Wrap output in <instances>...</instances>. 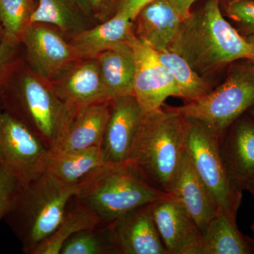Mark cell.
<instances>
[{"label":"cell","mask_w":254,"mask_h":254,"mask_svg":"<svg viewBox=\"0 0 254 254\" xmlns=\"http://www.w3.org/2000/svg\"><path fill=\"white\" fill-rule=\"evenodd\" d=\"M111 103L112 100L96 102L73 114L64 141L56 153L101 147Z\"/></svg>","instance_id":"cell-20"},{"label":"cell","mask_w":254,"mask_h":254,"mask_svg":"<svg viewBox=\"0 0 254 254\" xmlns=\"http://www.w3.org/2000/svg\"><path fill=\"white\" fill-rule=\"evenodd\" d=\"M152 0H122L117 13L126 15L133 21L138 11Z\"/></svg>","instance_id":"cell-32"},{"label":"cell","mask_w":254,"mask_h":254,"mask_svg":"<svg viewBox=\"0 0 254 254\" xmlns=\"http://www.w3.org/2000/svg\"><path fill=\"white\" fill-rule=\"evenodd\" d=\"M225 17L243 37L254 35V0H220Z\"/></svg>","instance_id":"cell-28"},{"label":"cell","mask_w":254,"mask_h":254,"mask_svg":"<svg viewBox=\"0 0 254 254\" xmlns=\"http://www.w3.org/2000/svg\"><path fill=\"white\" fill-rule=\"evenodd\" d=\"M171 194L181 200L203 235L210 222L220 212L206 187L195 173L187 152Z\"/></svg>","instance_id":"cell-18"},{"label":"cell","mask_w":254,"mask_h":254,"mask_svg":"<svg viewBox=\"0 0 254 254\" xmlns=\"http://www.w3.org/2000/svg\"><path fill=\"white\" fill-rule=\"evenodd\" d=\"M198 254H254V241L239 230L235 219L220 211L202 235Z\"/></svg>","instance_id":"cell-22"},{"label":"cell","mask_w":254,"mask_h":254,"mask_svg":"<svg viewBox=\"0 0 254 254\" xmlns=\"http://www.w3.org/2000/svg\"><path fill=\"white\" fill-rule=\"evenodd\" d=\"M0 1H1V0H0ZM1 33H2V29H1V24H0V35H1Z\"/></svg>","instance_id":"cell-38"},{"label":"cell","mask_w":254,"mask_h":254,"mask_svg":"<svg viewBox=\"0 0 254 254\" xmlns=\"http://www.w3.org/2000/svg\"><path fill=\"white\" fill-rule=\"evenodd\" d=\"M218 139L227 173L240 190H245L254 178V119L244 114Z\"/></svg>","instance_id":"cell-14"},{"label":"cell","mask_w":254,"mask_h":254,"mask_svg":"<svg viewBox=\"0 0 254 254\" xmlns=\"http://www.w3.org/2000/svg\"><path fill=\"white\" fill-rule=\"evenodd\" d=\"M254 106V63L242 59L227 67L225 80L199 99L173 108L204 124L217 138Z\"/></svg>","instance_id":"cell-6"},{"label":"cell","mask_w":254,"mask_h":254,"mask_svg":"<svg viewBox=\"0 0 254 254\" xmlns=\"http://www.w3.org/2000/svg\"><path fill=\"white\" fill-rule=\"evenodd\" d=\"M36 0H1L0 24L3 37L12 43L21 42L25 31L31 26V16Z\"/></svg>","instance_id":"cell-27"},{"label":"cell","mask_w":254,"mask_h":254,"mask_svg":"<svg viewBox=\"0 0 254 254\" xmlns=\"http://www.w3.org/2000/svg\"><path fill=\"white\" fill-rule=\"evenodd\" d=\"M187 120L172 107L145 113L128 163L155 189L171 194L187 152Z\"/></svg>","instance_id":"cell-2"},{"label":"cell","mask_w":254,"mask_h":254,"mask_svg":"<svg viewBox=\"0 0 254 254\" xmlns=\"http://www.w3.org/2000/svg\"><path fill=\"white\" fill-rule=\"evenodd\" d=\"M50 84L73 114L92 103L110 100L105 93L97 59L76 60Z\"/></svg>","instance_id":"cell-13"},{"label":"cell","mask_w":254,"mask_h":254,"mask_svg":"<svg viewBox=\"0 0 254 254\" xmlns=\"http://www.w3.org/2000/svg\"><path fill=\"white\" fill-rule=\"evenodd\" d=\"M21 187L14 176L0 167V221L9 212Z\"/></svg>","instance_id":"cell-30"},{"label":"cell","mask_w":254,"mask_h":254,"mask_svg":"<svg viewBox=\"0 0 254 254\" xmlns=\"http://www.w3.org/2000/svg\"><path fill=\"white\" fill-rule=\"evenodd\" d=\"M79 190L64 185L50 174H44L21 187L4 217L21 245L23 252L33 254L63 220L68 203Z\"/></svg>","instance_id":"cell-3"},{"label":"cell","mask_w":254,"mask_h":254,"mask_svg":"<svg viewBox=\"0 0 254 254\" xmlns=\"http://www.w3.org/2000/svg\"><path fill=\"white\" fill-rule=\"evenodd\" d=\"M168 49L205 78L238 60L252 59L250 45L225 18L220 0H206L190 11Z\"/></svg>","instance_id":"cell-1"},{"label":"cell","mask_w":254,"mask_h":254,"mask_svg":"<svg viewBox=\"0 0 254 254\" xmlns=\"http://www.w3.org/2000/svg\"><path fill=\"white\" fill-rule=\"evenodd\" d=\"M152 213L168 254H198L202 232L181 200L174 195L158 200Z\"/></svg>","instance_id":"cell-12"},{"label":"cell","mask_w":254,"mask_h":254,"mask_svg":"<svg viewBox=\"0 0 254 254\" xmlns=\"http://www.w3.org/2000/svg\"><path fill=\"white\" fill-rule=\"evenodd\" d=\"M108 165L101 148L93 147L52 155L46 172L64 185L76 187L80 191Z\"/></svg>","instance_id":"cell-19"},{"label":"cell","mask_w":254,"mask_h":254,"mask_svg":"<svg viewBox=\"0 0 254 254\" xmlns=\"http://www.w3.org/2000/svg\"><path fill=\"white\" fill-rule=\"evenodd\" d=\"M173 195L152 187L127 163L109 164L74 197L102 223L110 224L134 209Z\"/></svg>","instance_id":"cell-5"},{"label":"cell","mask_w":254,"mask_h":254,"mask_svg":"<svg viewBox=\"0 0 254 254\" xmlns=\"http://www.w3.org/2000/svg\"><path fill=\"white\" fill-rule=\"evenodd\" d=\"M245 39L250 45L251 49H252V59L251 60L254 63V36L245 37Z\"/></svg>","instance_id":"cell-34"},{"label":"cell","mask_w":254,"mask_h":254,"mask_svg":"<svg viewBox=\"0 0 254 254\" xmlns=\"http://www.w3.org/2000/svg\"><path fill=\"white\" fill-rule=\"evenodd\" d=\"M183 20L168 0H152L133 19V33L155 51H162L168 49Z\"/></svg>","instance_id":"cell-17"},{"label":"cell","mask_w":254,"mask_h":254,"mask_svg":"<svg viewBox=\"0 0 254 254\" xmlns=\"http://www.w3.org/2000/svg\"><path fill=\"white\" fill-rule=\"evenodd\" d=\"M247 113H248L251 117H252V118L254 119V106L252 107V108H251V109H250L248 112H247Z\"/></svg>","instance_id":"cell-36"},{"label":"cell","mask_w":254,"mask_h":254,"mask_svg":"<svg viewBox=\"0 0 254 254\" xmlns=\"http://www.w3.org/2000/svg\"><path fill=\"white\" fill-rule=\"evenodd\" d=\"M17 45L2 36L0 41V91L6 84V81L14 66Z\"/></svg>","instance_id":"cell-31"},{"label":"cell","mask_w":254,"mask_h":254,"mask_svg":"<svg viewBox=\"0 0 254 254\" xmlns=\"http://www.w3.org/2000/svg\"><path fill=\"white\" fill-rule=\"evenodd\" d=\"M21 42L26 49L28 67L50 83L79 60L69 41L58 29L48 25L31 24Z\"/></svg>","instance_id":"cell-9"},{"label":"cell","mask_w":254,"mask_h":254,"mask_svg":"<svg viewBox=\"0 0 254 254\" xmlns=\"http://www.w3.org/2000/svg\"><path fill=\"white\" fill-rule=\"evenodd\" d=\"M187 120V153L195 173L220 211L236 220L242 191L232 182L218 148V139L204 124Z\"/></svg>","instance_id":"cell-7"},{"label":"cell","mask_w":254,"mask_h":254,"mask_svg":"<svg viewBox=\"0 0 254 254\" xmlns=\"http://www.w3.org/2000/svg\"><path fill=\"white\" fill-rule=\"evenodd\" d=\"M51 150L26 125L0 110V167L22 187L44 174Z\"/></svg>","instance_id":"cell-8"},{"label":"cell","mask_w":254,"mask_h":254,"mask_svg":"<svg viewBox=\"0 0 254 254\" xmlns=\"http://www.w3.org/2000/svg\"><path fill=\"white\" fill-rule=\"evenodd\" d=\"M87 17L94 23L104 22L118 11L122 0H75Z\"/></svg>","instance_id":"cell-29"},{"label":"cell","mask_w":254,"mask_h":254,"mask_svg":"<svg viewBox=\"0 0 254 254\" xmlns=\"http://www.w3.org/2000/svg\"><path fill=\"white\" fill-rule=\"evenodd\" d=\"M21 75L16 88L3 87L0 91L3 110L26 125L55 154L64 141L73 114L50 82L28 66Z\"/></svg>","instance_id":"cell-4"},{"label":"cell","mask_w":254,"mask_h":254,"mask_svg":"<svg viewBox=\"0 0 254 254\" xmlns=\"http://www.w3.org/2000/svg\"><path fill=\"white\" fill-rule=\"evenodd\" d=\"M131 46L135 60L133 95L145 113L161 108L170 97L180 98L176 81L157 51L136 36Z\"/></svg>","instance_id":"cell-10"},{"label":"cell","mask_w":254,"mask_h":254,"mask_svg":"<svg viewBox=\"0 0 254 254\" xmlns=\"http://www.w3.org/2000/svg\"><path fill=\"white\" fill-rule=\"evenodd\" d=\"M145 115L133 95L112 100L100 147L107 163H128Z\"/></svg>","instance_id":"cell-11"},{"label":"cell","mask_w":254,"mask_h":254,"mask_svg":"<svg viewBox=\"0 0 254 254\" xmlns=\"http://www.w3.org/2000/svg\"><path fill=\"white\" fill-rule=\"evenodd\" d=\"M245 190L250 191L254 197V178L252 179V180L247 184V186L245 187Z\"/></svg>","instance_id":"cell-35"},{"label":"cell","mask_w":254,"mask_h":254,"mask_svg":"<svg viewBox=\"0 0 254 254\" xmlns=\"http://www.w3.org/2000/svg\"><path fill=\"white\" fill-rule=\"evenodd\" d=\"M30 22L53 26L69 39L95 25L75 0H36Z\"/></svg>","instance_id":"cell-23"},{"label":"cell","mask_w":254,"mask_h":254,"mask_svg":"<svg viewBox=\"0 0 254 254\" xmlns=\"http://www.w3.org/2000/svg\"><path fill=\"white\" fill-rule=\"evenodd\" d=\"M159 60L173 75L180 98L187 103L199 99L213 90L208 78L200 76L183 58L168 49L157 51Z\"/></svg>","instance_id":"cell-25"},{"label":"cell","mask_w":254,"mask_h":254,"mask_svg":"<svg viewBox=\"0 0 254 254\" xmlns=\"http://www.w3.org/2000/svg\"><path fill=\"white\" fill-rule=\"evenodd\" d=\"M134 37L133 21L118 12L104 22L78 33L68 41L79 59H96L107 50L131 45Z\"/></svg>","instance_id":"cell-16"},{"label":"cell","mask_w":254,"mask_h":254,"mask_svg":"<svg viewBox=\"0 0 254 254\" xmlns=\"http://www.w3.org/2000/svg\"><path fill=\"white\" fill-rule=\"evenodd\" d=\"M60 254H120L111 223L76 232L65 242Z\"/></svg>","instance_id":"cell-26"},{"label":"cell","mask_w":254,"mask_h":254,"mask_svg":"<svg viewBox=\"0 0 254 254\" xmlns=\"http://www.w3.org/2000/svg\"><path fill=\"white\" fill-rule=\"evenodd\" d=\"M96 59L105 93L110 100L133 95L135 60L131 45L107 50Z\"/></svg>","instance_id":"cell-21"},{"label":"cell","mask_w":254,"mask_h":254,"mask_svg":"<svg viewBox=\"0 0 254 254\" xmlns=\"http://www.w3.org/2000/svg\"><path fill=\"white\" fill-rule=\"evenodd\" d=\"M101 224L104 223H102L91 209L73 196L60 225L38 246L33 254H60L64 244L73 235Z\"/></svg>","instance_id":"cell-24"},{"label":"cell","mask_w":254,"mask_h":254,"mask_svg":"<svg viewBox=\"0 0 254 254\" xmlns=\"http://www.w3.org/2000/svg\"><path fill=\"white\" fill-rule=\"evenodd\" d=\"M181 17L185 19L191 11V7L198 0H168Z\"/></svg>","instance_id":"cell-33"},{"label":"cell","mask_w":254,"mask_h":254,"mask_svg":"<svg viewBox=\"0 0 254 254\" xmlns=\"http://www.w3.org/2000/svg\"><path fill=\"white\" fill-rule=\"evenodd\" d=\"M111 225L120 254H168L155 223L152 204L125 214Z\"/></svg>","instance_id":"cell-15"},{"label":"cell","mask_w":254,"mask_h":254,"mask_svg":"<svg viewBox=\"0 0 254 254\" xmlns=\"http://www.w3.org/2000/svg\"><path fill=\"white\" fill-rule=\"evenodd\" d=\"M252 231H253L254 233V222L253 224H252Z\"/></svg>","instance_id":"cell-37"}]
</instances>
